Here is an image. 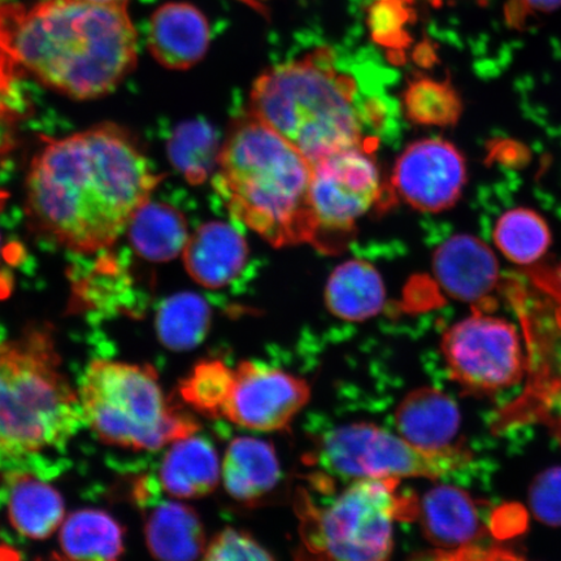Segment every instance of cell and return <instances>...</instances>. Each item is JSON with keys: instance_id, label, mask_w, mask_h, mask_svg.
Wrapping results in <instances>:
<instances>
[{"instance_id": "6da1fadb", "label": "cell", "mask_w": 561, "mask_h": 561, "mask_svg": "<svg viewBox=\"0 0 561 561\" xmlns=\"http://www.w3.org/2000/svg\"><path fill=\"white\" fill-rule=\"evenodd\" d=\"M160 180L128 133L98 125L53 140L34 158L27 214L56 242L90 254L118 240Z\"/></svg>"}, {"instance_id": "7a4b0ae2", "label": "cell", "mask_w": 561, "mask_h": 561, "mask_svg": "<svg viewBox=\"0 0 561 561\" xmlns=\"http://www.w3.org/2000/svg\"><path fill=\"white\" fill-rule=\"evenodd\" d=\"M0 44L18 66L75 100L111 93L137 60V34L126 4H0Z\"/></svg>"}, {"instance_id": "3957f363", "label": "cell", "mask_w": 561, "mask_h": 561, "mask_svg": "<svg viewBox=\"0 0 561 561\" xmlns=\"http://www.w3.org/2000/svg\"><path fill=\"white\" fill-rule=\"evenodd\" d=\"M311 179V161L250 114L222 144L214 185L236 220L284 248L320 234Z\"/></svg>"}, {"instance_id": "277c9868", "label": "cell", "mask_w": 561, "mask_h": 561, "mask_svg": "<svg viewBox=\"0 0 561 561\" xmlns=\"http://www.w3.org/2000/svg\"><path fill=\"white\" fill-rule=\"evenodd\" d=\"M383 104L364 102L354 76L343 72L332 48L263 73L250 95V114L314 163L353 147H366L367 125L382 115Z\"/></svg>"}, {"instance_id": "5b68a950", "label": "cell", "mask_w": 561, "mask_h": 561, "mask_svg": "<svg viewBox=\"0 0 561 561\" xmlns=\"http://www.w3.org/2000/svg\"><path fill=\"white\" fill-rule=\"evenodd\" d=\"M51 333L0 342V471L37 472L83 424L79 392L60 368Z\"/></svg>"}, {"instance_id": "8992f818", "label": "cell", "mask_w": 561, "mask_h": 561, "mask_svg": "<svg viewBox=\"0 0 561 561\" xmlns=\"http://www.w3.org/2000/svg\"><path fill=\"white\" fill-rule=\"evenodd\" d=\"M79 399L83 424L105 445L153 451L198 432V423L165 397L150 366L91 362Z\"/></svg>"}, {"instance_id": "52a82bcc", "label": "cell", "mask_w": 561, "mask_h": 561, "mask_svg": "<svg viewBox=\"0 0 561 561\" xmlns=\"http://www.w3.org/2000/svg\"><path fill=\"white\" fill-rule=\"evenodd\" d=\"M417 507L396 479L353 481L322 507L297 497L304 545L329 561H389L396 523L415 520Z\"/></svg>"}, {"instance_id": "ba28073f", "label": "cell", "mask_w": 561, "mask_h": 561, "mask_svg": "<svg viewBox=\"0 0 561 561\" xmlns=\"http://www.w3.org/2000/svg\"><path fill=\"white\" fill-rule=\"evenodd\" d=\"M179 391L201 415L255 432L285 430L311 398L310 385L283 369L254 362L231 368L219 359L196 364Z\"/></svg>"}, {"instance_id": "9c48e42d", "label": "cell", "mask_w": 561, "mask_h": 561, "mask_svg": "<svg viewBox=\"0 0 561 561\" xmlns=\"http://www.w3.org/2000/svg\"><path fill=\"white\" fill-rule=\"evenodd\" d=\"M313 458L327 471L347 480L438 479L466 467L471 455L461 447L421 450L403 437L369 423L335 427L320 437Z\"/></svg>"}, {"instance_id": "30bf717a", "label": "cell", "mask_w": 561, "mask_h": 561, "mask_svg": "<svg viewBox=\"0 0 561 561\" xmlns=\"http://www.w3.org/2000/svg\"><path fill=\"white\" fill-rule=\"evenodd\" d=\"M453 380L476 392H494L522 381L525 359L517 331L508 321L473 314L442 340Z\"/></svg>"}, {"instance_id": "8fae6325", "label": "cell", "mask_w": 561, "mask_h": 561, "mask_svg": "<svg viewBox=\"0 0 561 561\" xmlns=\"http://www.w3.org/2000/svg\"><path fill=\"white\" fill-rule=\"evenodd\" d=\"M380 194V171L367 147L334 152L312 163L311 203L320 231L353 229Z\"/></svg>"}, {"instance_id": "7c38bea8", "label": "cell", "mask_w": 561, "mask_h": 561, "mask_svg": "<svg viewBox=\"0 0 561 561\" xmlns=\"http://www.w3.org/2000/svg\"><path fill=\"white\" fill-rule=\"evenodd\" d=\"M392 182L411 207L442 213L454 207L465 191L466 159L448 140L421 139L398 158Z\"/></svg>"}, {"instance_id": "4fadbf2b", "label": "cell", "mask_w": 561, "mask_h": 561, "mask_svg": "<svg viewBox=\"0 0 561 561\" xmlns=\"http://www.w3.org/2000/svg\"><path fill=\"white\" fill-rule=\"evenodd\" d=\"M434 275L455 299L476 301L489 296L500 279V264L489 245L459 234L442 243L433 259Z\"/></svg>"}, {"instance_id": "5bb4252c", "label": "cell", "mask_w": 561, "mask_h": 561, "mask_svg": "<svg viewBox=\"0 0 561 561\" xmlns=\"http://www.w3.org/2000/svg\"><path fill=\"white\" fill-rule=\"evenodd\" d=\"M149 47L160 65L170 69L192 68L208 50V20L193 4L168 3L153 13Z\"/></svg>"}, {"instance_id": "9a60e30c", "label": "cell", "mask_w": 561, "mask_h": 561, "mask_svg": "<svg viewBox=\"0 0 561 561\" xmlns=\"http://www.w3.org/2000/svg\"><path fill=\"white\" fill-rule=\"evenodd\" d=\"M396 424L401 437L421 450L439 453L458 447L454 445L460 431L458 405L437 389L411 391L398 405Z\"/></svg>"}, {"instance_id": "2e32d148", "label": "cell", "mask_w": 561, "mask_h": 561, "mask_svg": "<svg viewBox=\"0 0 561 561\" xmlns=\"http://www.w3.org/2000/svg\"><path fill=\"white\" fill-rule=\"evenodd\" d=\"M248 255V243L240 231L217 221L196 230L182 252L188 275L209 289H219L240 275Z\"/></svg>"}, {"instance_id": "e0dca14e", "label": "cell", "mask_w": 561, "mask_h": 561, "mask_svg": "<svg viewBox=\"0 0 561 561\" xmlns=\"http://www.w3.org/2000/svg\"><path fill=\"white\" fill-rule=\"evenodd\" d=\"M430 541L444 549H462L483 535L479 506L465 490L440 485L419 501L417 517Z\"/></svg>"}, {"instance_id": "ac0fdd59", "label": "cell", "mask_w": 561, "mask_h": 561, "mask_svg": "<svg viewBox=\"0 0 561 561\" xmlns=\"http://www.w3.org/2000/svg\"><path fill=\"white\" fill-rule=\"evenodd\" d=\"M221 462L215 447L203 437L174 440L159 469L161 489L175 500H198L219 485Z\"/></svg>"}, {"instance_id": "d6986e66", "label": "cell", "mask_w": 561, "mask_h": 561, "mask_svg": "<svg viewBox=\"0 0 561 561\" xmlns=\"http://www.w3.org/2000/svg\"><path fill=\"white\" fill-rule=\"evenodd\" d=\"M145 536L158 561H196L208 545L196 511L173 501L159 502L146 512Z\"/></svg>"}, {"instance_id": "ffe728a7", "label": "cell", "mask_w": 561, "mask_h": 561, "mask_svg": "<svg viewBox=\"0 0 561 561\" xmlns=\"http://www.w3.org/2000/svg\"><path fill=\"white\" fill-rule=\"evenodd\" d=\"M4 488L10 522L20 535L44 541L65 522L61 494L34 473H7Z\"/></svg>"}, {"instance_id": "44dd1931", "label": "cell", "mask_w": 561, "mask_h": 561, "mask_svg": "<svg viewBox=\"0 0 561 561\" xmlns=\"http://www.w3.org/2000/svg\"><path fill=\"white\" fill-rule=\"evenodd\" d=\"M280 467L270 442L240 437L230 442L221 462V480L233 500L250 504L277 486Z\"/></svg>"}, {"instance_id": "7402d4cb", "label": "cell", "mask_w": 561, "mask_h": 561, "mask_svg": "<svg viewBox=\"0 0 561 561\" xmlns=\"http://www.w3.org/2000/svg\"><path fill=\"white\" fill-rule=\"evenodd\" d=\"M59 543L65 561H121L124 528L107 512L80 510L62 522Z\"/></svg>"}, {"instance_id": "603a6c76", "label": "cell", "mask_w": 561, "mask_h": 561, "mask_svg": "<svg viewBox=\"0 0 561 561\" xmlns=\"http://www.w3.org/2000/svg\"><path fill=\"white\" fill-rule=\"evenodd\" d=\"M325 299L329 310L343 320H368L382 311V277L369 263L350 261L340 265L329 278Z\"/></svg>"}, {"instance_id": "cb8c5ba5", "label": "cell", "mask_w": 561, "mask_h": 561, "mask_svg": "<svg viewBox=\"0 0 561 561\" xmlns=\"http://www.w3.org/2000/svg\"><path fill=\"white\" fill-rule=\"evenodd\" d=\"M126 229L133 248L151 262L173 261L191 238L185 217L178 209L150 201L138 208Z\"/></svg>"}, {"instance_id": "d4e9b609", "label": "cell", "mask_w": 561, "mask_h": 561, "mask_svg": "<svg viewBox=\"0 0 561 561\" xmlns=\"http://www.w3.org/2000/svg\"><path fill=\"white\" fill-rule=\"evenodd\" d=\"M209 324L207 301L193 293L175 294L160 306L157 314L159 341L180 353L198 346L206 339Z\"/></svg>"}, {"instance_id": "484cf974", "label": "cell", "mask_w": 561, "mask_h": 561, "mask_svg": "<svg viewBox=\"0 0 561 561\" xmlns=\"http://www.w3.org/2000/svg\"><path fill=\"white\" fill-rule=\"evenodd\" d=\"M494 242L508 261L533 264L550 248V228L543 217L533 209H510L495 224Z\"/></svg>"}, {"instance_id": "4316f807", "label": "cell", "mask_w": 561, "mask_h": 561, "mask_svg": "<svg viewBox=\"0 0 561 561\" xmlns=\"http://www.w3.org/2000/svg\"><path fill=\"white\" fill-rule=\"evenodd\" d=\"M220 150L213 126L203 122L180 125L167 146L171 163L193 185L209 178L219 161Z\"/></svg>"}, {"instance_id": "83f0119b", "label": "cell", "mask_w": 561, "mask_h": 561, "mask_svg": "<svg viewBox=\"0 0 561 561\" xmlns=\"http://www.w3.org/2000/svg\"><path fill=\"white\" fill-rule=\"evenodd\" d=\"M403 104L412 123L425 126H453L462 114L458 91L447 81L420 77L405 89Z\"/></svg>"}, {"instance_id": "f1b7e54d", "label": "cell", "mask_w": 561, "mask_h": 561, "mask_svg": "<svg viewBox=\"0 0 561 561\" xmlns=\"http://www.w3.org/2000/svg\"><path fill=\"white\" fill-rule=\"evenodd\" d=\"M411 0H377L371 7L369 24L378 44L401 50L410 44L405 26L410 20Z\"/></svg>"}, {"instance_id": "f546056e", "label": "cell", "mask_w": 561, "mask_h": 561, "mask_svg": "<svg viewBox=\"0 0 561 561\" xmlns=\"http://www.w3.org/2000/svg\"><path fill=\"white\" fill-rule=\"evenodd\" d=\"M202 561H275L248 533L228 528L207 545Z\"/></svg>"}, {"instance_id": "4dcf8cb0", "label": "cell", "mask_w": 561, "mask_h": 561, "mask_svg": "<svg viewBox=\"0 0 561 561\" xmlns=\"http://www.w3.org/2000/svg\"><path fill=\"white\" fill-rule=\"evenodd\" d=\"M530 508L537 520L561 526V467L550 468L533 481Z\"/></svg>"}, {"instance_id": "1f68e13d", "label": "cell", "mask_w": 561, "mask_h": 561, "mask_svg": "<svg viewBox=\"0 0 561 561\" xmlns=\"http://www.w3.org/2000/svg\"><path fill=\"white\" fill-rule=\"evenodd\" d=\"M561 9V0H508L506 20L512 27H520L529 18Z\"/></svg>"}, {"instance_id": "d6a6232c", "label": "cell", "mask_w": 561, "mask_h": 561, "mask_svg": "<svg viewBox=\"0 0 561 561\" xmlns=\"http://www.w3.org/2000/svg\"><path fill=\"white\" fill-rule=\"evenodd\" d=\"M16 68L15 60L0 44V112L12 110V101L18 98Z\"/></svg>"}, {"instance_id": "836d02e7", "label": "cell", "mask_w": 561, "mask_h": 561, "mask_svg": "<svg viewBox=\"0 0 561 561\" xmlns=\"http://www.w3.org/2000/svg\"><path fill=\"white\" fill-rule=\"evenodd\" d=\"M5 198H7V195L3 193H0V209L3 208ZM2 245H3V240H2V236H0V298H4V297L9 296V294L11 291V284H12L11 275H10L9 271L4 270V266H3L4 250H3Z\"/></svg>"}, {"instance_id": "e575fe53", "label": "cell", "mask_w": 561, "mask_h": 561, "mask_svg": "<svg viewBox=\"0 0 561 561\" xmlns=\"http://www.w3.org/2000/svg\"><path fill=\"white\" fill-rule=\"evenodd\" d=\"M294 561H329L324 556H321V553L308 550L307 547H301V550H299L296 553V559Z\"/></svg>"}, {"instance_id": "d590c367", "label": "cell", "mask_w": 561, "mask_h": 561, "mask_svg": "<svg viewBox=\"0 0 561 561\" xmlns=\"http://www.w3.org/2000/svg\"><path fill=\"white\" fill-rule=\"evenodd\" d=\"M416 561H451L450 556H448V552H437L434 553V556L426 557L423 559H417Z\"/></svg>"}, {"instance_id": "8d00e7d4", "label": "cell", "mask_w": 561, "mask_h": 561, "mask_svg": "<svg viewBox=\"0 0 561 561\" xmlns=\"http://www.w3.org/2000/svg\"><path fill=\"white\" fill-rule=\"evenodd\" d=\"M87 2L103 3V4H126L128 0H87Z\"/></svg>"}, {"instance_id": "74e56055", "label": "cell", "mask_w": 561, "mask_h": 561, "mask_svg": "<svg viewBox=\"0 0 561 561\" xmlns=\"http://www.w3.org/2000/svg\"><path fill=\"white\" fill-rule=\"evenodd\" d=\"M5 501V488H0V504Z\"/></svg>"}, {"instance_id": "f35d334b", "label": "cell", "mask_w": 561, "mask_h": 561, "mask_svg": "<svg viewBox=\"0 0 561 561\" xmlns=\"http://www.w3.org/2000/svg\"><path fill=\"white\" fill-rule=\"evenodd\" d=\"M558 280L561 286V264L559 265L558 272H557Z\"/></svg>"}]
</instances>
